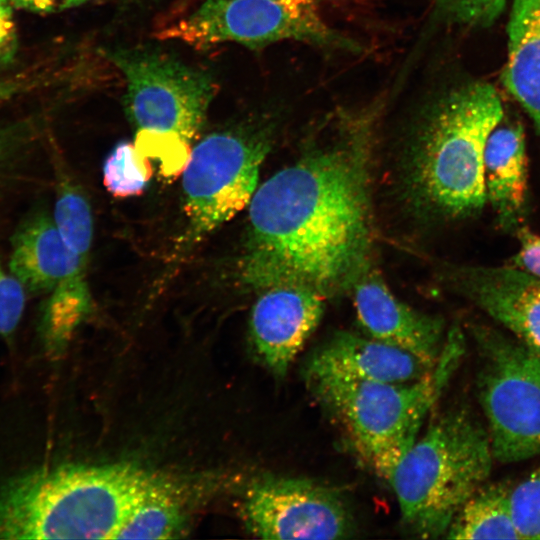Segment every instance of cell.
I'll return each mask as SVG.
<instances>
[{"mask_svg":"<svg viewBox=\"0 0 540 540\" xmlns=\"http://www.w3.org/2000/svg\"><path fill=\"white\" fill-rule=\"evenodd\" d=\"M386 98L325 116L291 164L257 187L239 261L244 284L351 289L370 268L371 168Z\"/></svg>","mask_w":540,"mask_h":540,"instance_id":"obj_1","label":"cell"},{"mask_svg":"<svg viewBox=\"0 0 540 540\" xmlns=\"http://www.w3.org/2000/svg\"><path fill=\"white\" fill-rule=\"evenodd\" d=\"M504 117L501 98L485 82L452 88L426 103L409 131L402 184L420 217L452 222L478 215L487 204L484 152Z\"/></svg>","mask_w":540,"mask_h":540,"instance_id":"obj_2","label":"cell"},{"mask_svg":"<svg viewBox=\"0 0 540 540\" xmlns=\"http://www.w3.org/2000/svg\"><path fill=\"white\" fill-rule=\"evenodd\" d=\"M156 480L126 463L29 472L0 487V539H115Z\"/></svg>","mask_w":540,"mask_h":540,"instance_id":"obj_3","label":"cell"},{"mask_svg":"<svg viewBox=\"0 0 540 540\" xmlns=\"http://www.w3.org/2000/svg\"><path fill=\"white\" fill-rule=\"evenodd\" d=\"M464 352V335L454 327L433 370L414 382L368 381L316 371H303V377L313 396L342 425L357 453L388 481L418 438Z\"/></svg>","mask_w":540,"mask_h":540,"instance_id":"obj_4","label":"cell"},{"mask_svg":"<svg viewBox=\"0 0 540 540\" xmlns=\"http://www.w3.org/2000/svg\"><path fill=\"white\" fill-rule=\"evenodd\" d=\"M494 454L486 426L467 408L434 419L388 481L402 523L416 537H445L464 503L488 480Z\"/></svg>","mask_w":540,"mask_h":540,"instance_id":"obj_5","label":"cell"},{"mask_svg":"<svg viewBox=\"0 0 540 540\" xmlns=\"http://www.w3.org/2000/svg\"><path fill=\"white\" fill-rule=\"evenodd\" d=\"M125 83V110L138 158L165 176L182 172L217 91L213 77L164 53L108 52Z\"/></svg>","mask_w":540,"mask_h":540,"instance_id":"obj_6","label":"cell"},{"mask_svg":"<svg viewBox=\"0 0 540 540\" xmlns=\"http://www.w3.org/2000/svg\"><path fill=\"white\" fill-rule=\"evenodd\" d=\"M322 0H203L164 28L159 37L195 48L231 43L250 49L293 41L351 54L358 41L333 27Z\"/></svg>","mask_w":540,"mask_h":540,"instance_id":"obj_7","label":"cell"},{"mask_svg":"<svg viewBox=\"0 0 540 540\" xmlns=\"http://www.w3.org/2000/svg\"><path fill=\"white\" fill-rule=\"evenodd\" d=\"M478 399L495 460L540 456V355L509 333L472 327Z\"/></svg>","mask_w":540,"mask_h":540,"instance_id":"obj_8","label":"cell"},{"mask_svg":"<svg viewBox=\"0 0 540 540\" xmlns=\"http://www.w3.org/2000/svg\"><path fill=\"white\" fill-rule=\"evenodd\" d=\"M269 118L211 133L191 148L182 170L183 207L191 235L201 238L250 203L271 149Z\"/></svg>","mask_w":540,"mask_h":540,"instance_id":"obj_9","label":"cell"},{"mask_svg":"<svg viewBox=\"0 0 540 540\" xmlns=\"http://www.w3.org/2000/svg\"><path fill=\"white\" fill-rule=\"evenodd\" d=\"M242 516L248 530L262 539H345L355 532L338 491L297 477L270 476L252 484Z\"/></svg>","mask_w":540,"mask_h":540,"instance_id":"obj_10","label":"cell"},{"mask_svg":"<svg viewBox=\"0 0 540 540\" xmlns=\"http://www.w3.org/2000/svg\"><path fill=\"white\" fill-rule=\"evenodd\" d=\"M456 291L540 355V278L511 265L451 269Z\"/></svg>","mask_w":540,"mask_h":540,"instance_id":"obj_11","label":"cell"},{"mask_svg":"<svg viewBox=\"0 0 540 540\" xmlns=\"http://www.w3.org/2000/svg\"><path fill=\"white\" fill-rule=\"evenodd\" d=\"M262 292L252 308L251 340L260 361L283 377L318 326L325 296L298 285L273 286Z\"/></svg>","mask_w":540,"mask_h":540,"instance_id":"obj_12","label":"cell"},{"mask_svg":"<svg viewBox=\"0 0 540 540\" xmlns=\"http://www.w3.org/2000/svg\"><path fill=\"white\" fill-rule=\"evenodd\" d=\"M351 289L357 320L368 337L437 363L446 339L441 318L400 301L370 268Z\"/></svg>","mask_w":540,"mask_h":540,"instance_id":"obj_13","label":"cell"},{"mask_svg":"<svg viewBox=\"0 0 540 540\" xmlns=\"http://www.w3.org/2000/svg\"><path fill=\"white\" fill-rule=\"evenodd\" d=\"M436 364L368 336L338 332L312 353L303 371L328 372L368 381L409 383L426 376Z\"/></svg>","mask_w":540,"mask_h":540,"instance_id":"obj_14","label":"cell"},{"mask_svg":"<svg viewBox=\"0 0 540 540\" xmlns=\"http://www.w3.org/2000/svg\"><path fill=\"white\" fill-rule=\"evenodd\" d=\"M88 258L64 243L52 216L45 211L27 215L11 240L9 271L27 293H51L69 275L86 271Z\"/></svg>","mask_w":540,"mask_h":540,"instance_id":"obj_15","label":"cell"},{"mask_svg":"<svg viewBox=\"0 0 540 540\" xmlns=\"http://www.w3.org/2000/svg\"><path fill=\"white\" fill-rule=\"evenodd\" d=\"M503 119L489 135L485 147L486 200L499 226L516 232L524 225L528 198L525 135L519 123H504Z\"/></svg>","mask_w":540,"mask_h":540,"instance_id":"obj_16","label":"cell"},{"mask_svg":"<svg viewBox=\"0 0 540 540\" xmlns=\"http://www.w3.org/2000/svg\"><path fill=\"white\" fill-rule=\"evenodd\" d=\"M503 81L540 133V0L513 2Z\"/></svg>","mask_w":540,"mask_h":540,"instance_id":"obj_17","label":"cell"},{"mask_svg":"<svg viewBox=\"0 0 540 540\" xmlns=\"http://www.w3.org/2000/svg\"><path fill=\"white\" fill-rule=\"evenodd\" d=\"M510 486L484 484L460 508L448 539H519L510 507Z\"/></svg>","mask_w":540,"mask_h":540,"instance_id":"obj_18","label":"cell"},{"mask_svg":"<svg viewBox=\"0 0 540 540\" xmlns=\"http://www.w3.org/2000/svg\"><path fill=\"white\" fill-rule=\"evenodd\" d=\"M180 520L172 492L156 480L130 510L115 539H169L178 531Z\"/></svg>","mask_w":540,"mask_h":540,"instance_id":"obj_19","label":"cell"},{"mask_svg":"<svg viewBox=\"0 0 540 540\" xmlns=\"http://www.w3.org/2000/svg\"><path fill=\"white\" fill-rule=\"evenodd\" d=\"M151 166L137 156L134 144L119 142L107 156L103 165V182L116 197L136 196L146 188Z\"/></svg>","mask_w":540,"mask_h":540,"instance_id":"obj_20","label":"cell"},{"mask_svg":"<svg viewBox=\"0 0 540 540\" xmlns=\"http://www.w3.org/2000/svg\"><path fill=\"white\" fill-rule=\"evenodd\" d=\"M38 132V121L34 117L0 124V192L18 172Z\"/></svg>","mask_w":540,"mask_h":540,"instance_id":"obj_21","label":"cell"},{"mask_svg":"<svg viewBox=\"0 0 540 540\" xmlns=\"http://www.w3.org/2000/svg\"><path fill=\"white\" fill-rule=\"evenodd\" d=\"M510 507L519 539L540 540V466L510 486Z\"/></svg>","mask_w":540,"mask_h":540,"instance_id":"obj_22","label":"cell"},{"mask_svg":"<svg viewBox=\"0 0 540 540\" xmlns=\"http://www.w3.org/2000/svg\"><path fill=\"white\" fill-rule=\"evenodd\" d=\"M507 0H435V6L448 20L466 26H488L505 8Z\"/></svg>","mask_w":540,"mask_h":540,"instance_id":"obj_23","label":"cell"},{"mask_svg":"<svg viewBox=\"0 0 540 540\" xmlns=\"http://www.w3.org/2000/svg\"><path fill=\"white\" fill-rule=\"evenodd\" d=\"M26 291L10 271L2 266L0 259V335L10 337L22 317Z\"/></svg>","mask_w":540,"mask_h":540,"instance_id":"obj_24","label":"cell"},{"mask_svg":"<svg viewBox=\"0 0 540 540\" xmlns=\"http://www.w3.org/2000/svg\"><path fill=\"white\" fill-rule=\"evenodd\" d=\"M515 233L519 246L509 265L540 278V235L525 225Z\"/></svg>","mask_w":540,"mask_h":540,"instance_id":"obj_25","label":"cell"},{"mask_svg":"<svg viewBox=\"0 0 540 540\" xmlns=\"http://www.w3.org/2000/svg\"><path fill=\"white\" fill-rule=\"evenodd\" d=\"M10 0H0V65L11 64L18 51V34Z\"/></svg>","mask_w":540,"mask_h":540,"instance_id":"obj_26","label":"cell"},{"mask_svg":"<svg viewBox=\"0 0 540 540\" xmlns=\"http://www.w3.org/2000/svg\"><path fill=\"white\" fill-rule=\"evenodd\" d=\"M95 1L98 0H10L14 8L38 14L58 13Z\"/></svg>","mask_w":540,"mask_h":540,"instance_id":"obj_27","label":"cell"},{"mask_svg":"<svg viewBox=\"0 0 540 540\" xmlns=\"http://www.w3.org/2000/svg\"><path fill=\"white\" fill-rule=\"evenodd\" d=\"M28 83L15 79H0V101H5L16 97L26 91Z\"/></svg>","mask_w":540,"mask_h":540,"instance_id":"obj_28","label":"cell"}]
</instances>
